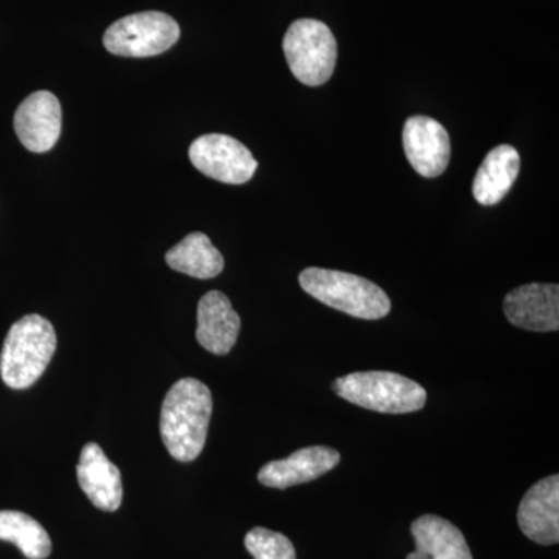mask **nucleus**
<instances>
[{"label": "nucleus", "instance_id": "11", "mask_svg": "<svg viewBox=\"0 0 559 559\" xmlns=\"http://www.w3.org/2000/svg\"><path fill=\"white\" fill-rule=\"evenodd\" d=\"M522 533L540 546L559 543V476L546 477L525 492L518 510Z\"/></svg>", "mask_w": 559, "mask_h": 559}, {"label": "nucleus", "instance_id": "1", "mask_svg": "<svg viewBox=\"0 0 559 559\" xmlns=\"http://www.w3.org/2000/svg\"><path fill=\"white\" fill-rule=\"evenodd\" d=\"M212 411V392L204 382L183 378L168 390L162 404L160 436L171 457L191 462L201 454Z\"/></svg>", "mask_w": 559, "mask_h": 559}, {"label": "nucleus", "instance_id": "14", "mask_svg": "<svg viewBox=\"0 0 559 559\" xmlns=\"http://www.w3.org/2000/svg\"><path fill=\"white\" fill-rule=\"evenodd\" d=\"M241 330V319L219 290H210L198 305L197 340L213 355H227Z\"/></svg>", "mask_w": 559, "mask_h": 559}, {"label": "nucleus", "instance_id": "17", "mask_svg": "<svg viewBox=\"0 0 559 559\" xmlns=\"http://www.w3.org/2000/svg\"><path fill=\"white\" fill-rule=\"evenodd\" d=\"M165 261L171 270L194 278H213L224 270V257L207 235L201 231L187 235L179 245L168 250Z\"/></svg>", "mask_w": 559, "mask_h": 559}, {"label": "nucleus", "instance_id": "5", "mask_svg": "<svg viewBox=\"0 0 559 559\" xmlns=\"http://www.w3.org/2000/svg\"><path fill=\"white\" fill-rule=\"evenodd\" d=\"M283 51L290 72L305 86H322L333 76L337 61V40L323 22H293L283 39Z\"/></svg>", "mask_w": 559, "mask_h": 559}, {"label": "nucleus", "instance_id": "2", "mask_svg": "<svg viewBox=\"0 0 559 559\" xmlns=\"http://www.w3.org/2000/svg\"><path fill=\"white\" fill-rule=\"evenodd\" d=\"M57 349L53 325L39 314L13 323L0 355V377L11 389H28L43 377Z\"/></svg>", "mask_w": 559, "mask_h": 559}, {"label": "nucleus", "instance_id": "18", "mask_svg": "<svg viewBox=\"0 0 559 559\" xmlns=\"http://www.w3.org/2000/svg\"><path fill=\"white\" fill-rule=\"evenodd\" d=\"M0 540L13 543L28 559H46L51 551L46 528L21 511H0Z\"/></svg>", "mask_w": 559, "mask_h": 559}, {"label": "nucleus", "instance_id": "6", "mask_svg": "<svg viewBox=\"0 0 559 559\" xmlns=\"http://www.w3.org/2000/svg\"><path fill=\"white\" fill-rule=\"evenodd\" d=\"M178 22L162 11H143L114 22L103 44L117 57L148 58L164 53L178 43Z\"/></svg>", "mask_w": 559, "mask_h": 559}, {"label": "nucleus", "instance_id": "19", "mask_svg": "<svg viewBox=\"0 0 559 559\" xmlns=\"http://www.w3.org/2000/svg\"><path fill=\"white\" fill-rule=\"evenodd\" d=\"M246 549L255 559H297L293 543L282 533L255 527L245 539Z\"/></svg>", "mask_w": 559, "mask_h": 559}, {"label": "nucleus", "instance_id": "9", "mask_svg": "<svg viewBox=\"0 0 559 559\" xmlns=\"http://www.w3.org/2000/svg\"><path fill=\"white\" fill-rule=\"evenodd\" d=\"M61 103L49 91L28 95L14 114V131L32 153H47L61 135Z\"/></svg>", "mask_w": 559, "mask_h": 559}, {"label": "nucleus", "instance_id": "13", "mask_svg": "<svg viewBox=\"0 0 559 559\" xmlns=\"http://www.w3.org/2000/svg\"><path fill=\"white\" fill-rule=\"evenodd\" d=\"M76 477L84 495L97 509L116 511L123 499L120 469L114 465L97 443H87L80 455Z\"/></svg>", "mask_w": 559, "mask_h": 559}, {"label": "nucleus", "instance_id": "7", "mask_svg": "<svg viewBox=\"0 0 559 559\" xmlns=\"http://www.w3.org/2000/svg\"><path fill=\"white\" fill-rule=\"evenodd\" d=\"M191 164L202 175L231 186L249 182L259 162L240 142L226 134H205L190 145Z\"/></svg>", "mask_w": 559, "mask_h": 559}, {"label": "nucleus", "instance_id": "10", "mask_svg": "<svg viewBox=\"0 0 559 559\" xmlns=\"http://www.w3.org/2000/svg\"><path fill=\"white\" fill-rule=\"evenodd\" d=\"M503 312L511 325L528 331H558L559 286L530 283L511 290L503 299Z\"/></svg>", "mask_w": 559, "mask_h": 559}, {"label": "nucleus", "instance_id": "8", "mask_svg": "<svg viewBox=\"0 0 559 559\" xmlns=\"http://www.w3.org/2000/svg\"><path fill=\"white\" fill-rule=\"evenodd\" d=\"M403 145L412 167L425 178L443 175L450 165V134L443 124L430 117L414 116L406 120Z\"/></svg>", "mask_w": 559, "mask_h": 559}, {"label": "nucleus", "instance_id": "3", "mask_svg": "<svg viewBox=\"0 0 559 559\" xmlns=\"http://www.w3.org/2000/svg\"><path fill=\"white\" fill-rule=\"evenodd\" d=\"M299 282L305 293L353 318L378 320L385 318L392 308L384 289L348 272L308 267L301 271Z\"/></svg>", "mask_w": 559, "mask_h": 559}, {"label": "nucleus", "instance_id": "15", "mask_svg": "<svg viewBox=\"0 0 559 559\" xmlns=\"http://www.w3.org/2000/svg\"><path fill=\"white\" fill-rule=\"evenodd\" d=\"M417 549L406 559H473L465 536L454 524L436 514H425L412 524Z\"/></svg>", "mask_w": 559, "mask_h": 559}, {"label": "nucleus", "instance_id": "16", "mask_svg": "<svg viewBox=\"0 0 559 559\" xmlns=\"http://www.w3.org/2000/svg\"><path fill=\"white\" fill-rule=\"evenodd\" d=\"M521 157L511 145L489 151L473 183V194L481 205H495L507 197L520 176Z\"/></svg>", "mask_w": 559, "mask_h": 559}, {"label": "nucleus", "instance_id": "12", "mask_svg": "<svg viewBox=\"0 0 559 559\" xmlns=\"http://www.w3.org/2000/svg\"><path fill=\"white\" fill-rule=\"evenodd\" d=\"M341 454L333 448L310 447L290 454L288 459L275 460L260 469L261 485L270 488L285 489L296 485L308 484L325 476L336 468Z\"/></svg>", "mask_w": 559, "mask_h": 559}, {"label": "nucleus", "instance_id": "4", "mask_svg": "<svg viewBox=\"0 0 559 559\" xmlns=\"http://www.w3.org/2000/svg\"><path fill=\"white\" fill-rule=\"evenodd\" d=\"M341 399L381 414H411L421 411L428 393L418 382L392 371H356L333 382Z\"/></svg>", "mask_w": 559, "mask_h": 559}]
</instances>
